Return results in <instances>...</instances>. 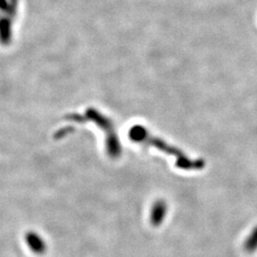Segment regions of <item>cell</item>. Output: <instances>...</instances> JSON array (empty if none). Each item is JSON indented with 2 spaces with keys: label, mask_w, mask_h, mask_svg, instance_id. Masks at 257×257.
<instances>
[{
  "label": "cell",
  "mask_w": 257,
  "mask_h": 257,
  "mask_svg": "<svg viewBox=\"0 0 257 257\" xmlns=\"http://www.w3.org/2000/svg\"><path fill=\"white\" fill-rule=\"evenodd\" d=\"M166 211H167V206L165 203L160 201L156 204L154 209V214H153V221L156 225H158L162 222L165 216Z\"/></svg>",
  "instance_id": "cell-1"
},
{
  "label": "cell",
  "mask_w": 257,
  "mask_h": 257,
  "mask_svg": "<svg viewBox=\"0 0 257 257\" xmlns=\"http://www.w3.org/2000/svg\"><path fill=\"white\" fill-rule=\"evenodd\" d=\"M245 249L249 252L252 253L257 249V226L253 229V230L250 232V234L248 235V238L245 241V245H244Z\"/></svg>",
  "instance_id": "cell-2"
}]
</instances>
